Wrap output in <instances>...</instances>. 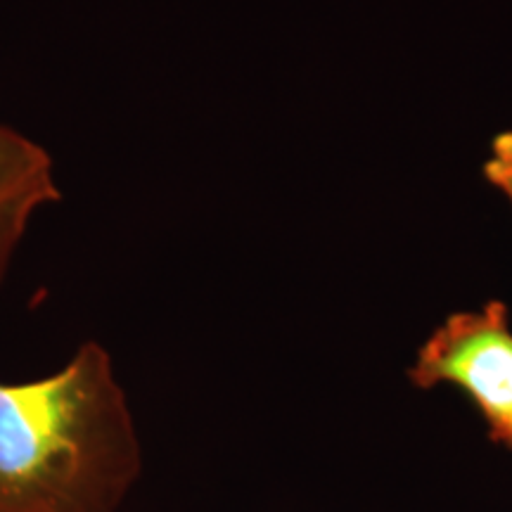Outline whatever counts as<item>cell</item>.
Wrapping results in <instances>:
<instances>
[{
	"mask_svg": "<svg viewBox=\"0 0 512 512\" xmlns=\"http://www.w3.org/2000/svg\"><path fill=\"white\" fill-rule=\"evenodd\" d=\"M60 197L48 152L15 128L0 124V283L31 219Z\"/></svg>",
	"mask_w": 512,
	"mask_h": 512,
	"instance_id": "3957f363",
	"label": "cell"
},
{
	"mask_svg": "<svg viewBox=\"0 0 512 512\" xmlns=\"http://www.w3.org/2000/svg\"><path fill=\"white\" fill-rule=\"evenodd\" d=\"M505 444H510V446H512V427H510V432H508V437H505Z\"/></svg>",
	"mask_w": 512,
	"mask_h": 512,
	"instance_id": "5b68a950",
	"label": "cell"
},
{
	"mask_svg": "<svg viewBox=\"0 0 512 512\" xmlns=\"http://www.w3.org/2000/svg\"><path fill=\"white\" fill-rule=\"evenodd\" d=\"M422 389L453 384L477 406L491 437L505 441L512 427V328L508 309L456 313L422 344L411 368Z\"/></svg>",
	"mask_w": 512,
	"mask_h": 512,
	"instance_id": "7a4b0ae2",
	"label": "cell"
},
{
	"mask_svg": "<svg viewBox=\"0 0 512 512\" xmlns=\"http://www.w3.org/2000/svg\"><path fill=\"white\" fill-rule=\"evenodd\" d=\"M140 465L131 406L98 342L41 380L0 382V512H117Z\"/></svg>",
	"mask_w": 512,
	"mask_h": 512,
	"instance_id": "6da1fadb",
	"label": "cell"
},
{
	"mask_svg": "<svg viewBox=\"0 0 512 512\" xmlns=\"http://www.w3.org/2000/svg\"><path fill=\"white\" fill-rule=\"evenodd\" d=\"M484 174L491 185L505 192L512 202V131L501 133L491 145V157L486 159Z\"/></svg>",
	"mask_w": 512,
	"mask_h": 512,
	"instance_id": "277c9868",
	"label": "cell"
}]
</instances>
